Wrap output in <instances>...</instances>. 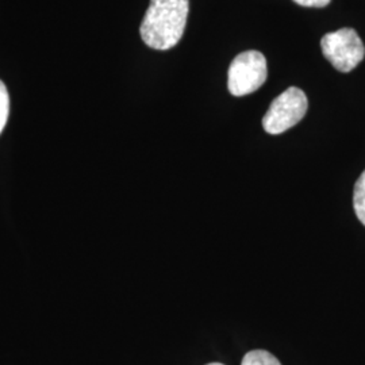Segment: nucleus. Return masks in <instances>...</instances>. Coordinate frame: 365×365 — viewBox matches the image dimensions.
I'll list each match as a JSON object with an SVG mask.
<instances>
[{
    "label": "nucleus",
    "mask_w": 365,
    "mask_h": 365,
    "mask_svg": "<svg viewBox=\"0 0 365 365\" xmlns=\"http://www.w3.org/2000/svg\"><path fill=\"white\" fill-rule=\"evenodd\" d=\"M10 114V96L4 83L0 80V134L4 129Z\"/></svg>",
    "instance_id": "nucleus-7"
},
{
    "label": "nucleus",
    "mask_w": 365,
    "mask_h": 365,
    "mask_svg": "<svg viewBox=\"0 0 365 365\" xmlns=\"http://www.w3.org/2000/svg\"><path fill=\"white\" fill-rule=\"evenodd\" d=\"M353 206H354V212L365 226V170L360 175L359 180L354 185V192H353Z\"/></svg>",
    "instance_id": "nucleus-5"
},
{
    "label": "nucleus",
    "mask_w": 365,
    "mask_h": 365,
    "mask_svg": "<svg viewBox=\"0 0 365 365\" xmlns=\"http://www.w3.org/2000/svg\"><path fill=\"white\" fill-rule=\"evenodd\" d=\"M241 365H282L280 361L274 357L272 353L262 351V349H256L250 351L245 354L242 359Z\"/></svg>",
    "instance_id": "nucleus-6"
},
{
    "label": "nucleus",
    "mask_w": 365,
    "mask_h": 365,
    "mask_svg": "<svg viewBox=\"0 0 365 365\" xmlns=\"http://www.w3.org/2000/svg\"><path fill=\"white\" fill-rule=\"evenodd\" d=\"M325 58L337 71L348 73L359 66L365 56V46L359 34L349 27L329 33L321 39Z\"/></svg>",
    "instance_id": "nucleus-4"
},
{
    "label": "nucleus",
    "mask_w": 365,
    "mask_h": 365,
    "mask_svg": "<svg viewBox=\"0 0 365 365\" xmlns=\"http://www.w3.org/2000/svg\"><path fill=\"white\" fill-rule=\"evenodd\" d=\"M297 4L303 7H313V9H322L327 7L330 0H294Z\"/></svg>",
    "instance_id": "nucleus-8"
},
{
    "label": "nucleus",
    "mask_w": 365,
    "mask_h": 365,
    "mask_svg": "<svg viewBox=\"0 0 365 365\" xmlns=\"http://www.w3.org/2000/svg\"><path fill=\"white\" fill-rule=\"evenodd\" d=\"M207 365H223V364H221V363H211V364H207Z\"/></svg>",
    "instance_id": "nucleus-9"
},
{
    "label": "nucleus",
    "mask_w": 365,
    "mask_h": 365,
    "mask_svg": "<svg viewBox=\"0 0 365 365\" xmlns=\"http://www.w3.org/2000/svg\"><path fill=\"white\" fill-rule=\"evenodd\" d=\"M268 76L267 60L257 51L240 53L227 72V88L233 96H245L257 91Z\"/></svg>",
    "instance_id": "nucleus-3"
},
{
    "label": "nucleus",
    "mask_w": 365,
    "mask_h": 365,
    "mask_svg": "<svg viewBox=\"0 0 365 365\" xmlns=\"http://www.w3.org/2000/svg\"><path fill=\"white\" fill-rule=\"evenodd\" d=\"M307 96L298 87H289L280 93L262 118V128L269 134H282L294 128L307 113Z\"/></svg>",
    "instance_id": "nucleus-2"
},
{
    "label": "nucleus",
    "mask_w": 365,
    "mask_h": 365,
    "mask_svg": "<svg viewBox=\"0 0 365 365\" xmlns=\"http://www.w3.org/2000/svg\"><path fill=\"white\" fill-rule=\"evenodd\" d=\"M188 9V0H150L140 27L145 43L156 51L176 46L185 30Z\"/></svg>",
    "instance_id": "nucleus-1"
}]
</instances>
